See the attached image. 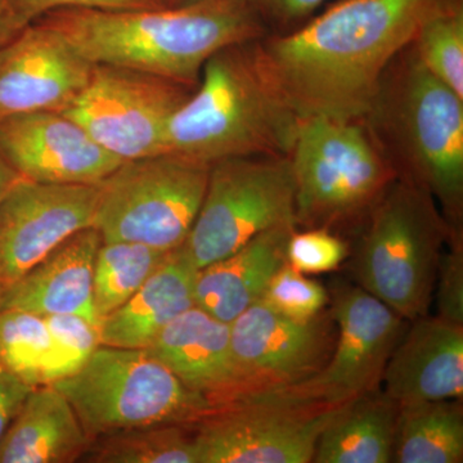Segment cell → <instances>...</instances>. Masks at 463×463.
Returning a JSON list of instances; mask_svg holds the SVG:
<instances>
[{
  "mask_svg": "<svg viewBox=\"0 0 463 463\" xmlns=\"http://www.w3.org/2000/svg\"><path fill=\"white\" fill-rule=\"evenodd\" d=\"M210 165L163 152L124 161L99 183L93 227L102 241H129L173 251L199 213Z\"/></svg>",
  "mask_w": 463,
  "mask_h": 463,
  "instance_id": "obj_8",
  "label": "cell"
},
{
  "mask_svg": "<svg viewBox=\"0 0 463 463\" xmlns=\"http://www.w3.org/2000/svg\"><path fill=\"white\" fill-rule=\"evenodd\" d=\"M295 222L306 230L364 225L397 179L362 120H301L288 154Z\"/></svg>",
  "mask_w": 463,
  "mask_h": 463,
  "instance_id": "obj_5",
  "label": "cell"
},
{
  "mask_svg": "<svg viewBox=\"0 0 463 463\" xmlns=\"http://www.w3.org/2000/svg\"><path fill=\"white\" fill-rule=\"evenodd\" d=\"M44 319L60 349L62 377L78 370L102 345L99 325L84 317L53 315L44 317Z\"/></svg>",
  "mask_w": 463,
  "mask_h": 463,
  "instance_id": "obj_31",
  "label": "cell"
},
{
  "mask_svg": "<svg viewBox=\"0 0 463 463\" xmlns=\"http://www.w3.org/2000/svg\"><path fill=\"white\" fill-rule=\"evenodd\" d=\"M251 9L269 33L291 32L303 25L326 0H240Z\"/></svg>",
  "mask_w": 463,
  "mask_h": 463,
  "instance_id": "obj_33",
  "label": "cell"
},
{
  "mask_svg": "<svg viewBox=\"0 0 463 463\" xmlns=\"http://www.w3.org/2000/svg\"><path fill=\"white\" fill-rule=\"evenodd\" d=\"M332 318L339 335L318 373L285 388L236 401L336 408L379 389L390 355L403 336L405 319L362 288L339 295Z\"/></svg>",
  "mask_w": 463,
  "mask_h": 463,
  "instance_id": "obj_10",
  "label": "cell"
},
{
  "mask_svg": "<svg viewBox=\"0 0 463 463\" xmlns=\"http://www.w3.org/2000/svg\"><path fill=\"white\" fill-rule=\"evenodd\" d=\"M411 45L426 70L463 99V0L426 18Z\"/></svg>",
  "mask_w": 463,
  "mask_h": 463,
  "instance_id": "obj_28",
  "label": "cell"
},
{
  "mask_svg": "<svg viewBox=\"0 0 463 463\" xmlns=\"http://www.w3.org/2000/svg\"><path fill=\"white\" fill-rule=\"evenodd\" d=\"M52 385L65 395L90 439L194 423L213 410L147 349L100 345L78 370Z\"/></svg>",
  "mask_w": 463,
  "mask_h": 463,
  "instance_id": "obj_7",
  "label": "cell"
},
{
  "mask_svg": "<svg viewBox=\"0 0 463 463\" xmlns=\"http://www.w3.org/2000/svg\"><path fill=\"white\" fill-rule=\"evenodd\" d=\"M194 88L161 76L94 65L90 81L62 114L123 161L163 154L167 124Z\"/></svg>",
  "mask_w": 463,
  "mask_h": 463,
  "instance_id": "obj_11",
  "label": "cell"
},
{
  "mask_svg": "<svg viewBox=\"0 0 463 463\" xmlns=\"http://www.w3.org/2000/svg\"><path fill=\"white\" fill-rule=\"evenodd\" d=\"M260 300L291 318L310 319L327 306L328 295L318 282L307 279L286 263L268 283Z\"/></svg>",
  "mask_w": 463,
  "mask_h": 463,
  "instance_id": "obj_29",
  "label": "cell"
},
{
  "mask_svg": "<svg viewBox=\"0 0 463 463\" xmlns=\"http://www.w3.org/2000/svg\"><path fill=\"white\" fill-rule=\"evenodd\" d=\"M5 286H3V283L0 282V309H2V298H3V292H5Z\"/></svg>",
  "mask_w": 463,
  "mask_h": 463,
  "instance_id": "obj_39",
  "label": "cell"
},
{
  "mask_svg": "<svg viewBox=\"0 0 463 463\" xmlns=\"http://www.w3.org/2000/svg\"><path fill=\"white\" fill-rule=\"evenodd\" d=\"M94 63L60 33L33 23L0 47V120L62 112L90 81Z\"/></svg>",
  "mask_w": 463,
  "mask_h": 463,
  "instance_id": "obj_16",
  "label": "cell"
},
{
  "mask_svg": "<svg viewBox=\"0 0 463 463\" xmlns=\"http://www.w3.org/2000/svg\"><path fill=\"white\" fill-rule=\"evenodd\" d=\"M99 184L21 178L0 201V282L8 288L76 232L93 227Z\"/></svg>",
  "mask_w": 463,
  "mask_h": 463,
  "instance_id": "obj_14",
  "label": "cell"
},
{
  "mask_svg": "<svg viewBox=\"0 0 463 463\" xmlns=\"http://www.w3.org/2000/svg\"><path fill=\"white\" fill-rule=\"evenodd\" d=\"M448 246L449 250L441 254L438 267V317L463 326L462 231L455 232L450 236Z\"/></svg>",
  "mask_w": 463,
  "mask_h": 463,
  "instance_id": "obj_32",
  "label": "cell"
},
{
  "mask_svg": "<svg viewBox=\"0 0 463 463\" xmlns=\"http://www.w3.org/2000/svg\"><path fill=\"white\" fill-rule=\"evenodd\" d=\"M361 120L397 179L428 192L462 230L463 99L426 70L412 45L390 62Z\"/></svg>",
  "mask_w": 463,
  "mask_h": 463,
  "instance_id": "obj_3",
  "label": "cell"
},
{
  "mask_svg": "<svg viewBox=\"0 0 463 463\" xmlns=\"http://www.w3.org/2000/svg\"><path fill=\"white\" fill-rule=\"evenodd\" d=\"M12 9L26 25L36 20L65 8L106 9V11H124V9H142L161 7L158 0H9Z\"/></svg>",
  "mask_w": 463,
  "mask_h": 463,
  "instance_id": "obj_34",
  "label": "cell"
},
{
  "mask_svg": "<svg viewBox=\"0 0 463 463\" xmlns=\"http://www.w3.org/2000/svg\"><path fill=\"white\" fill-rule=\"evenodd\" d=\"M20 179V174L9 165L8 161L0 154V201Z\"/></svg>",
  "mask_w": 463,
  "mask_h": 463,
  "instance_id": "obj_37",
  "label": "cell"
},
{
  "mask_svg": "<svg viewBox=\"0 0 463 463\" xmlns=\"http://www.w3.org/2000/svg\"><path fill=\"white\" fill-rule=\"evenodd\" d=\"M32 389L0 365V439Z\"/></svg>",
  "mask_w": 463,
  "mask_h": 463,
  "instance_id": "obj_35",
  "label": "cell"
},
{
  "mask_svg": "<svg viewBox=\"0 0 463 463\" xmlns=\"http://www.w3.org/2000/svg\"><path fill=\"white\" fill-rule=\"evenodd\" d=\"M170 254L143 243L102 241L93 277V307L99 321L127 303Z\"/></svg>",
  "mask_w": 463,
  "mask_h": 463,
  "instance_id": "obj_27",
  "label": "cell"
},
{
  "mask_svg": "<svg viewBox=\"0 0 463 463\" xmlns=\"http://www.w3.org/2000/svg\"><path fill=\"white\" fill-rule=\"evenodd\" d=\"M399 407L379 390L343 405L317 443V463L392 462Z\"/></svg>",
  "mask_w": 463,
  "mask_h": 463,
  "instance_id": "obj_23",
  "label": "cell"
},
{
  "mask_svg": "<svg viewBox=\"0 0 463 463\" xmlns=\"http://www.w3.org/2000/svg\"><path fill=\"white\" fill-rule=\"evenodd\" d=\"M252 42L207 60L199 84L167 124L164 152L210 166L233 157L288 156L303 118L258 65Z\"/></svg>",
  "mask_w": 463,
  "mask_h": 463,
  "instance_id": "obj_4",
  "label": "cell"
},
{
  "mask_svg": "<svg viewBox=\"0 0 463 463\" xmlns=\"http://www.w3.org/2000/svg\"><path fill=\"white\" fill-rule=\"evenodd\" d=\"M347 243L335 232L313 228L292 232L286 259L292 269L303 274H318L336 269L347 255Z\"/></svg>",
  "mask_w": 463,
  "mask_h": 463,
  "instance_id": "obj_30",
  "label": "cell"
},
{
  "mask_svg": "<svg viewBox=\"0 0 463 463\" xmlns=\"http://www.w3.org/2000/svg\"><path fill=\"white\" fill-rule=\"evenodd\" d=\"M279 225H297L288 157L227 158L210 166L205 196L181 250L200 270Z\"/></svg>",
  "mask_w": 463,
  "mask_h": 463,
  "instance_id": "obj_9",
  "label": "cell"
},
{
  "mask_svg": "<svg viewBox=\"0 0 463 463\" xmlns=\"http://www.w3.org/2000/svg\"><path fill=\"white\" fill-rule=\"evenodd\" d=\"M26 26L14 14L9 0H0V47L14 39Z\"/></svg>",
  "mask_w": 463,
  "mask_h": 463,
  "instance_id": "obj_36",
  "label": "cell"
},
{
  "mask_svg": "<svg viewBox=\"0 0 463 463\" xmlns=\"http://www.w3.org/2000/svg\"><path fill=\"white\" fill-rule=\"evenodd\" d=\"M91 439L52 383L33 386L0 439V463L79 462Z\"/></svg>",
  "mask_w": 463,
  "mask_h": 463,
  "instance_id": "obj_21",
  "label": "cell"
},
{
  "mask_svg": "<svg viewBox=\"0 0 463 463\" xmlns=\"http://www.w3.org/2000/svg\"><path fill=\"white\" fill-rule=\"evenodd\" d=\"M149 353L213 408L242 394L230 323L194 306L176 317L147 347Z\"/></svg>",
  "mask_w": 463,
  "mask_h": 463,
  "instance_id": "obj_18",
  "label": "cell"
},
{
  "mask_svg": "<svg viewBox=\"0 0 463 463\" xmlns=\"http://www.w3.org/2000/svg\"><path fill=\"white\" fill-rule=\"evenodd\" d=\"M459 0H340L291 32L251 43L300 118L361 120L381 78L426 18Z\"/></svg>",
  "mask_w": 463,
  "mask_h": 463,
  "instance_id": "obj_1",
  "label": "cell"
},
{
  "mask_svg": "<svg viewBox=\"0 0 463 463\" xmlns=\"http://www.w3.org/2000/svg\"><path fill=\"white\" fill-rule=\"evenodd\" d=\"M79 462L199 463L191 423H166L91 439Z\"/></svg>",
  "mask_w": 463,
  "mask_h": 463,
  "instance_id": "obj_26",
  "label": "cell"
},
{
  "mask_svg": "<svg viewBox=\"0 0 463 463\" xmlns=\"http://www.w3.org/2000/svg\"><path fill=\"white\" fill-rule=\"evenodd\" d=\"M356 274L362 288L405 321L426 316L439 260L456 230L428 192L395 179L364 222Z\"/></svg>",
  "mask_w": 463,
  "mask_h": 463,
  "instance_id": "obj_6",
  "label": "cell"
},
{
  "mask_svg": "<svg viewBox=\"0 0 463 463\" xmlns=\"http://www.w3.org/2000/svg\"><path fill=\"white\" fill-rule=\"evenodd\" d=\"M230 326L242 383L239 398L307 379L321 370L334 349L331 322L323 313L310 319L291 318L258 300Z\"/></svg>",
  "mask_w": 463,
  "mask_h": 463,
  "instance_id": "obj_13",
  "label": "cell"
},
{
  "mask_svg": "<svg viewBox=\"0 0 463 463\" xmlns=\"http://www.w3.org/2000/svg\"><path fill=\"white\" fill-rule=\"evenodd\" d=\"M35 23L60 33L94 65L137 70L191 88L216 52L269 33L240 0L124 11L65 8Z\"/></svg>",
  "mask_w": 463,
  "mask_h": 463,
  "instance_id": "obj_2",
  "label": "cell"
},
{
  "mask_svg": "<svg viewBox=\"0 0 463 463\" xmlns=\"http://www.w3.org/2000/svg\"><path fill=\"white\" fill-rule=\"evenodd\" d=\"M191 2H194V0H158L161 7H176V5H187Z\"/></svg>",
  "mask_w": 463,
  "mask_h": 463,
  "instance_id": "obj_38",
  "label": "cell"
},
{
  "mask_svg": "<svg viewBox=\"0 0 463 463\" xmlns=\"http://www.w3.org/2000/svg\"><path fill=\"white\" fill-rule=\"evenodd\" d=\"M0 365L33 388L62 377L60 349L44 317L0 309Z\"/></svg>",
  "mask_w": 463,
  "mask_h": 463,
  "instance_id": "obj_25",
  "label": "cell"
},
{
  "mask_svg": "<svg viewBox=\"0 0 463 463\" xmlns=\"http://www.w3.org/2000/svg\"><path fill=\"white\" fill-rule=\"evenodd\" d=\"M398 407L392 462H462L463 410L458 399Z\"/></svg>",
  "mask_w": 463,
  "mask_h": 463,
  "instance_id": "obj_24",
  "label": "cell"
},
{
  "mask_svg": "<svg viewBox=\"0 0 463 463\" xmlns=\"http://www.w3.org/2000/svg\"><path fill=\"white\" fill-rule=\"evenodd\" d=\"M404 331L383 371V394L397 405L461 401L463 326L423 316Z\"/></svg>",
  "mask_w": 463,
  "mask_h": 463,
  "instance_id": "obj_17",
  "label": "cell"
},
{
  "mask_svg": "<svg viewBox=\"0 0 463 463\" xmlns=\"http://www.w3.org/2000/svg\"><path fill=\"white\" fill-rule=\"evenodd\" d=\"M197 272L181 248L174 250L127 303L99 322L102 345L147 349L170 322L196 306Z\"/></svg>",
  "mask_w": 463,
  "mask_h": 463,
  "instance_id": "obj_22",
  "label": "cell"
},
{
  "mask_svg": "<svg viewBox=\"0 0 463 463\" xmlns=\"http://www.w3.org/2000/svg\"><path fill=\"white\" fill-rule=\"evenodd\" d=\"M0 154L21 178L44 184H99L124 163L56 111L2 118Z\"/></svg>",
  "mask_w": 463,
  "mask_h": 463,
  "instance_id": "obj_15",
  "label": "cell"
},
{
  "mask_svg": "<svg viewBox=\"0 0 463 463\" xmlns=\"http://www.w3.org/2000/svg\"><path fill=\"white\" fill-rule=\"evenodd\" d=\"M297 225H279L197 272L196 306L231 323L260 300L274 274L288 263L286 248Z\"/></svg>",
  "mask_w": 463,
  "mask_h": 463,
  "instance_id": "obj_20",
  "label": "cell"
},
{
  "mask_svg": "<svg viewBox=\"0 0 463 463\" xmlns=\"http://www.w3.org/2000/svg\"><path fill=\"white\" fill-rule=\"evenodd\" d=\"M102 236L94 227L76 232L29 272L5 288L2 309L42 317L79 315L99 325L93 277Z\"/></svg>",
  "mask_w": 463,
  "mask_h": 463,
  "instance_id": "obj_19",
  "label": "cell"
},
{
  "mask_svg": "<svg viewBox=\"0 0 463 463\" xmlns=\"http://www.w3.org/2000/svg\"><path fill=\"white\" fill-rule=\"evenodd\" d=\"M341 407L234 401L191 423L199 463H309Z\"/></svg>",
  "mask_w": 463,
  "mask_h": 463,
  "instance_id": "obj_12",
  "label": "cell"
}]
</instances>
